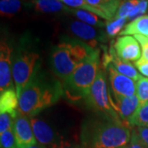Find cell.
<instances>
[{
	"instance_id": "3",
	"label": "cell",
	"mask_w": 148,
	"mask_h": 148,
	"mask_svg": "<svg viewBox=\"0 0 148 148\" xmlns=\"http://www.w3.org/2000/svg\"><path fill=\"white\" fill-rule=\"evenodd\" d=\"M94 49L88 44L76 40L59 43L51 53V66L54 73L64 82Z\"/></svg>"
},
{
	"instance_id": "34",
	"label": "cell",
	"mask_w": 148,
	"mask_h": 148,
	"mask_svg": "<svg viewBox=\"0 0 148 148\" xmlns=\"http://www.w3.org/2000/svg\"><path fill=\"white\" fill-rule=\"evenodd\" d=\"M124 147H123V148H124Z\"/></svg>"
},
{
	"instance_id": "15",
	"label": "cell",
	"mask_w": 148,
	"mask_h": 148,
	"mask_svg": "<svg viewBox=\"0 0 148 148\" xmlns=\"http://www.w3.org/2000/svg\"><path fill=\"white\" fill-rule=\"evenodd\" d=\"M34 8L39 12L57 13L62 12H70L71 8L59 0H34Z\"/></svg>"
},
{
	"instance_id": "18",
	"label": "cell",
	"mask_w": 148,
	"mask_h": 148,
	"mask_svg": "<svg viewBox=\"0 0 148 148\" xmlns=\"http://www.w3.org/2000/svg\"><path fill=\"white\" fill-rule=\"evenodd\" d=\"M19 99L14 88L1 92L0 95V113L16 112L18 110Z\"/></svg>"
},
{
	"instance_id": "1",
	"label": "cell",
	"mask_w": 148,
	"mask_h": 148,
	"mask_svg": "<svg viewBox=\"0 0 148 148\" xmlns=\"http://www.w3.org/2000/svg\"><path fill=\"white\" fill-rule=\"evenodd\" d=\"M64 92V89L60 82L36 72L18 96V111L32 118L57 103Z\"/></svg>"
},
{
	"instance_id": "16",
	"label": "cell",
	"mask_w": 148,
	"mask_h": 148,
	"mask_svg": "<svg viewBox=\"0 0 148 148\" xmlns=\"http://www.w3.org/2000/svg\"><path fill=\"white\" fill-rule=\"evenodd\" d=\"M120 35L123 36L130 35H140L148 37V15H143L130 21L125 26Z\"/></svg>"
},
{
	"instance_id": "10",
	"label": "cell",
	"mask_w": 148,
	"mask_h": 148,
	"mask_svg": "<svg viewBox=\"0 0 148 148\" xmlns=\"http://www.w3.org/2000/svg\"><path fill=\"white\" fill-rule=\"evenodd\" d=\"M12 48L3 40L1 41L0 47V90L13 88L12 84Z\"/></svg>"
},
{
	"instance_id": "11",
	"label": "cell",
	"mask_w": 148,
	"mask_h": 148,
	"mask_svg": "<svg viewBox=\"0 0 148 148\" xmlns=\"http://www.w3.org/2000/svg\"><path fill=\"white\" fill-rule=\"evenodd\" d=\"M113 48L119 58L128 62L138 61L143 53L139 42L131 36H123L118 38Z\"/></svg>"
},
{
	"instance_id": "28",
	"label": "cell",
	"mask_w": 148,
	"mask_h": 148,
	"mask_svg": "<svg viewBox=\"0 0 148 148\" xmlns=\"http://www.w3.org/2000/svg\"><path fill=\"white\" fill-rule=\"evenodd\" d=\"M135 131L145 148H148V126L136 127Z\"/></svg>"
},
{
	"instance_id": "12",
	"label": "cell",
	"mask_w": 148,
	"mask_h": 148,
	"mask_svg": "<svg viewBox=\"0 0 148 148\" xmlns=\"http://www.w3.org/2000/svg\"><path fill=\"white\" fill-rule=\"evenodd\" d=\"M69 29L74 36L82 39L83 41L88 42V45L92 49H96L97 42L104 41L106 39L103 32L82 21H72L69 25Z\"/></svg>"
},
{
	"instance_id": "24",
	"label": "cell",
	"mask_w": 148,
	"mask_h": 148,
	"mask_svg": "<svg viewBox=\"0 0 148 148\" xmlns=\"http://www.w3.org/2000/svg\"><path fill=\"white\" fill-rule=\"evenodd\" d=\"M17 112H5L0 113V134L13 128Z\"/></svg>"
},
{
	"instance_id": "6",
	"label": "cell",
	"mask_w": 148,
	"mask_h": 148,
	"mask_svg": "<svg viewBox=\"0 0 148 148\" xmlns=\"http://www.w3.org/2000/svg\"><path fill=\"white\" fill-rule=\"evenodd\" d=\"M39 58L38 53L29 51H21L14 56L12 78L18 96L36 72V63Z\"/></svg>"
},
{
	"instance_id": "26",
	"label": "cell",
	"mask_w": 148,
	"mask_h": 148,
	"mask_svg": "<svg viewBox=\"0 0 148 148\" xmlns=\"http://www.w3.org/2000/svg\"><path fill=\"white\" fill-rule=\"evenodd\" d=\"M136 95L142 104L148 102V78L141 77L136 83Z\"/></svg>"
},
{
	"instance_id": "33",
	"label": "cell",
	"mask_w": 148,
	"mask_h": 148,
	"mask_svg": "<svg viewBox=\"0 0 148 148\" xmlns=\"http://www.w3.org/2000/svg\"><path fill=\"white\" fill-rule=\"evenodd\" d=\"M26 148H46L45 147H44L42 145H40V144H39V143H37V144H35V145H32V146H29V147H27Z\"/></svg>"
},
{
	"instance_id": "21",
	"label": "cell",
	"mask_w": 148,
	"mask_h": 148,
	"mask_svg": "<svg viewBox=\"0 0 148 148\" xmlns=\"http://www.w3.org/2000/svg\"><path fill=\"white\" fill-rule=\"evenodd\" d=\"M21 8V0H1L0 12L3 16H10L16 14Z\"/></svg>"
},
{
	"instance_id": "20",
	"label": "cell",
	"mask_w": 148,
	"mask_h": 148,
	"mask_svg": "<svg viewBox=\"0 0 148 148\" xmlns=\"http://www.w3.org/2000/svg\"><path fill=\"white\" fill-rule=\"evenodd\" d=\"M61 1L63 3H64L66 6L70 7V8H73L75 9H82V10L89 11L90 12L95 13V15L101 16V18H104L108 21L107 16L100 10H98L97 8H95L94 7L89 4L86 0H59Z\"/></svg>"
},
{
	"instance_id": "4",
	"label": "cell",
	"mask_w": 148,
	"mask_h": 148,
	"mask_svg": "<svg viewBox=\"0 0 148 148\" xmlns=\"http://www.w3.org/2000/svg\"><path fill=\"white\" fill-rule=\"evenodd\" d=\"M100 69V50L96 48L64 82L65 92L73 99L86 98Z\"/></svg>"
},
{
	"instance_id": "14",
	"label": "cell",
	"mask_w": 148,
	"mask_h": 148,
	"mask_svg": "<svg viewBox=\"0 0 148 148\" xmlns=\"http://www.w3.org/2000/svg\"><path fill=\"white\" fill-rule=\"evenodd\" d=\"M116 100L117 104L114 103V107L120 120L130 125L132 118L142 103L138 100L137 95L130 97H119L116 98Z\"/></svg>"
},
{
	"instance_id": "22",
	"label": "cell",
	"mask_w": 148,
	"mask_h": 148,
	"mask_svg": "<svg viewBox=\"0 0 148 148\" xmlns=\"http://www.w3.org/2000/svg\"><path fill=\"white\" fill-rule=\"evenodd\" d=\"M131 126H148V102L142 104L130 121Z\"/></svg>"
},
{
	"instance_id": "29",
	"label": "cell",
	"mask_w": 148,
	"mask_h": 148,
	"mask_svg": "<svg viewBox=\"0 0 148 148\" xmlns=\"http://www.w3.org/2000/svg\"><path fill=\"white\" fill-rule=\"evenodd\" d=\"M134 38L138 40L142 46V49H143L142 58L148 61V37L140 36V35H135Z\"/></svg>"
},
{
	"instance_id": "31",
	"label": "cell",
	"mask_w": 148,
	"mask_h": 148,
	"mask_svg": "<svg viewBox=\"0 0 148 148\" xmlns=\"http://www.w3.org/2000/svg\"><path fill=\"white\" fill-rule=\"evenodd\" d=\"M135 66L138 69V70L144 76L148 77V61L144 59L143 58H141L138 59V61L135 62Z\"/></svg>"
},
{
	"instance_id": "30",
	"label": "cell",
	"mask_w": 148,
	"mask_h": 148,
	"mask_svg": "<svg viewBox=\"0 0 148 148\" xmlns=\"http://www.w3.org/2000/svg\"><path fill=\"white\" fill-rule=\"evenodd\" d=\"M124 148H145V147L143 146V144L141 142V140L138 138L135 129L132 130L130 143H128Z\"/></svg>"
},
{
	"instance_id": "23",
	"label": "cell",
	"mask_w": 148,
	"mask_h": 148,
	"mask_svg": "<svg viewBox=\"0 0 148 148\" xmlns=\"http://www.w3.org/2000/svg\"><path fill=\"white\" fill-rule=\"evenodd\" d=\"M127 18H114L106 22V32L109 36L114 37L120 33L124 29Z\"/></svg>"
},
{
	"instance_id": "32",
	"label": "cell",
	"mask_w": 148,
	"mask_h": 148,
	"mask_svg": "<svg viewBox=\"0 0 148 148\" xmlns=\"http://www.w3.org/2000/svg\"><path fill=\"white\" fill-rule=\"evenodd\" d=\"M53 148H85L84 146H80L77 144H72L69 143L66 141H63L60 144H58V146L54 147Z\"/></svg>"
},
{
	"instance_id": "5",
	"label": "cell",
	"mask_w": 148,
	"mask_h": 148,
	"mask_svg": "<svg viewBox=\"0 0 148 148\" xmlns=\"http://www.w3.org/2000/svg\"><path fill=\"white\" fill-rule=\"evenodd\" d=\"M86 100L89 105L94 107L96 110L106 114L112 119L120 120L114 110V102L108 93L106 73L102 69L99 70L95 82L90 87Z\"/></svg>"
},
{
	"instance_id": "13",
	"label": "cell",
	"mask_w": 148,
	"mask_h": 148,
	"mask_svg": "<svg viewBox=\"0 0 148 148\" xmlns=\"http://www.w3.org/2000/svg\"><path fill=\"white\" fill-rule=\"evenodd\" d=\"M102 62H103L104 68H106L109 64H111L119 73L126 76L135 82H137L142 77L138 73L136 68L130 62L123 60L118 57L113 46L110 50V53H105Z\"/></svg>"
},
{
	"instance_id": "9",
	"label": "cell",
	"mask_w": 148,
	"mask_h": 148,
	"mask_svg": "<svg viewBox=\"0 0 148 148\" xmlns=\"http://www.w3.org/2000/svg\"><path fill=\"white\" fill-rule=\"evenodd\" d=\"M28 118L18 111L14 122L12 130L19 148H26L38 143L33 132L31 120Z\"/></svg>"
},
{
	"instance_id": "25",
	"label": "cell",
	"mask_w": 148,
	"mask_h": 148,
	"mask_svg": "<svg viewBox=\"0 0 148 148\" xmlns=\"http://www.w3.org/2000/svg\"><path fill=\"white\" fill-rule=\"evenodd\" d=\"M140 0H125L119 6L114 18H128L130 13L138 5Z\"/></svg>"
},
{
	"instance_id": "7",
	"label": "cell",
	"mask_w": 148,
	"mask_h": 148,
	"mask_svg": "<svg viewBox=\"0 0 148 148\" xmlns=\"http://www.w3.org/2000/svg\"><path fill=\"white\" fill-rule=\"evenodd\" d=\"M106 68L109 72L110 82L112 90L115 95V98L130 97L135 95L136 93L135 81L119 73L111 64H109Z\"/></svg>"
},
{
	"instance_id": "8",
	"label": "cell",
	"mask_w": 148,
	"mask_h": 148,
	"mask_svg": "<svg viewBox=\"0 0 148 148\" xmlns=\"http://www.w3.org/2000/svg\"><path fill=\"white\" fill-rule=\"evenodd\" d=\"M31 123L34 135L39 144L45 147L53 148L64 141L58 133L45 121L32 117Z\"/></svg>"
},
{
	"instance_id": "17",
	"label": "cell",
	"mask_w": 148,
	"mask_h": 148,
	"mask_svg": "<svg viewBox=\"0 0 148 148\" xmlns=\"http://www.w3.org/2000/svg\"><path fill=\"white\" fill-rule=\"evenodd\" d=\"M86 2L102 12L107 16L108 21L114 18L121 4V0H86Z\"/></svg>"
},
{
	"instance_id": "19",
	"label": "cell",
	"mask_w": 148,
	"mask_h": 148,
	"mask_svg": "<svg viewBox=\"0 0 148 148\" xmlns=\"http://www.w3.org/2000/svg\"><path fill=\"white\" fill-rule=\"evenodd\" d=\"M69 13L76 16L77 19L81 20V21L90 25L92 27H102L106 25L104 21H101L99 18V16L95 15V13L90 12L89 11L82 10V9H71Z\"/></svg>"
},
{
	"instance_id": "2",
	"label": "cell",
	"mask_w": 148,
	"mask_h": 148,
	"mask_svg": "<svg viewBox=\"0 0 148 148\" xmlns=\"http://www.w3.org/2000/svg\"><path fill=\"white\" fill-rule=\"evenodd\" d=\"M131 125L121 120L111 119L95 124L85 132V148H123L130 143Z\"/></svg>"
},
{
	"instance_id": "27",
	"label": "cell",
	"mask_w": 148,
	"mask_h": 148,
	"mask_svg": "<svg viewBox=\"0 0 148 148\" xmlns=\"http://www.w3.org/2000/svg\"><path fill=\"white\" fill-rule=\"evenodd\" d=\"M0 143L2 148H19L12 129L0 134Z\"/></svg>"
}]
</instances>
